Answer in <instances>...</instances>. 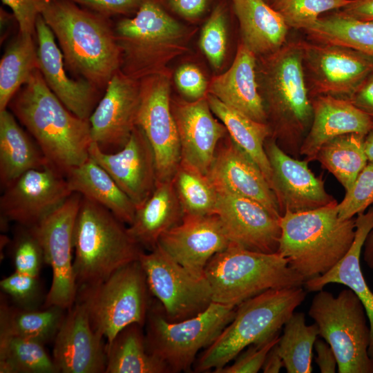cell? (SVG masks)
<instances>
[{"mask_svg": "<svg viewBox=\"0 0 373 373\" xmlns=\"http://www.w3.org/2000/svg\"><path fill=\"white\" fill-rule=\"evenodd\" d=\"M140 102V87L119 70L88 119L92 141L102 151L115 152L125 145L137 126Z\"/></svg>", "mask_w": 373, "mask_h": 373, "instance_id": "e0dca14e", "label": "cell"}, {"mask_svg": "<svg viewBox=\"0 0 373 373\" xmlns=\"http://www.w3.org/2000/svg\"><path fill=\"white\" fill-rule=\"evenodd\" d=\"M207 175L216 187L255 200L280 218L276 195L264 173L230 137L218 144Z\"/></svg>", "mask_w": 373, "mask_h": 373, "instance_id": "603a6c76", "label": "cell"}, {"mask_svg": "<svg viewBox=\"0 0 373 373\" xmlns=\"http://www.w3.org/2000/svg\"><path fill=\"white\" fill-rule=\"evenodd\" d=\"M213 302L237 307L267 290L303 287L305 279L279 254L254 251L231 243L204 269Z\"/></svg>", "mask_w": 373, "mask_h": 373, "instance_id": "52a82bcc", "label": "cell"}, {"mask_svg": "<svg viewBox=\"0 0 373 373\" xmlns=\"http://www.w3.org/2000/svg\"><path fill=\"white\" fill-rule=\"evenodd\" d=\"M337 204L305 211H286L280 218L277 253L305 281L329 271L353 243L356 218L341 219Z\"/></svg>", "mask_w": 373, "mask_h": 373, "instance_id": "3957f363", "label": "cell"}, {"mask_svg": "<svg viewBox=\"0 0 373 373\" xmlns=\"http://www.w3.org/2000/svg\"><path fill=\"white\" fill-rule=\"evenodd\" d=\"M352 0H275V9L284 18L287 25L306 30L314 25L321 15L343 9Z\"/></svg>", "mask_w": 373, "mask_h": 373, "instance_id": "b9f144b4", "label": "cell"}, {"mask_svg": "<svg viewBox=\"0 0 373 373\" xmlns=\"http://www.w3.org/2000/svg\"><path fill=\"white\" fill-rule=\"evenodd\" d=\"M114 32L119 68L124 66L122 73L133 79L155 65L162 47L179 37L181 27L155 0H146L135 17L119 21Z\"/></svg>", "mask_w": 373, "mask_h": 373, "instance_id": "4fadbf2b", "label": "cell"}, {"mask_svg": "<svg viewBox=\"0 0 373 373\" xmlns=\"http://www.w3.org/2000/svg\"><path fill=\"white\" fill-rule=\"evenodd\" d=\"M8 109L0 111V184L3 190L26 171L49 165Z\"/></svg>", "mask_w": 373, "mask_h": 373, "instance_id": "1f68e13d", "label": "cell"}, {"mask_svg": "<svg viewBox=\"0 0 373 373\" xmlns=\"http://www.w3.org/2000/svg\"><path fill=\"white\" fill-rule=\"evenodd\" d=\"M35 35L38 68L48 86L70 112L88 119L97 106L99 89L84 79L76 80L69 77L55 37L41 15L37 17Z\"/></svg>", "mask_w": 373, "mask_h": 373, "instance_id": "cb8c5ba5", "label": "cell"}, {"mask_svg": "<svg viewBox=\"0 0 373 373\" xmlns=\"http://www.w3.org/2000/svg\"><path fill=\"white\" fill-rule=\"evenodd\" d=\"M318 336V326L315 323L307 325L305 314L294 312L291 314L277 343L287 373L312 372V350Z\"/></svg>", "mask_w": 373, "mask_h": 373, "instance_id": "f35d334b", "label": "cell"}, {"mask_svg": "<svg viewBox=\"0 0 373 373\" xmlns=\"http://www.w3.org/2000/svg\"><path fill=\"white\" fill-rule=\"evenodd\" d=\"M277 343L271 347L267 354L262 367L264 373H278L284 367V363L278 352Z\"/></svg>", "mask_w": 373, "mask_h": 373, "instance_id": "9f6ffc18", "label": "cell"}, {"mask_svg": "<svg viewBox=\"0 0 373 373\" xmlns=\"http://www.w3.org/2000/svg\"><path fill=\"white\" fill-rule=\"evenodd\" d=\"M82 198L80 194L73 193L59 207L30 227L41 245L45 264L52 269V282L43 307L57 306L68 310L76 301L73 233Z\"/></svg>", "mask_w": 373, "mask_h": 373, "instance_id": "8fae6325", "label": "cell"}, {"mask_svg": "<svg viewBox=\"0 0 373 373\" xmlns=\"http://www.w3.org/2000/svg\"><path fill=\"white\" fill-rule=\"evenodd\" d=\"M13 115L32 135L48 163L65 176L89 157L88 119L70 112L35 69L9 104Z\"/></svg>", "mask_w": 373, "mask_h": 373, "instance_id": "6da1fadb", "label": "cell"}, {"mask_svg": "<svg viewBox=\"0 0 373 373\" xmlns=\"http://www.w3.org/2000/svg\"><path fill=\"white\" fill-rule=\"evenodd\" d=\"M66 309L50 306L24 309L8 305L2 297L0 305V336H17L44 345L54 341L66 315Z\"/></svg>", "mask_w": 373, "mask_h": 373, "instance_id": "e575fe53", "label": "cell"}, {"mask_svg": "<svg viewBox=\"0 0 373 373\" xmlns=\"http://www.w3.org/2000/svg\"><path fill=\"white\" fill-rule=\"evenodd\" d=\"M184 213L172 180L157 182L151 196L135 211L127 227L142 248L153 250L161 236L181 222Z\"/></svg>", "mask_w": 373, "mask_h": 373, "instance_id": "f1b7e54d", "label": "cell"}, {"mask_svg": "<svg viewBox=\"0 0 373 373\" xmlns=\"http://www.w3.org/2000/svg\"><path fill=\"white\" fill-rule=\"evenodd\" d=\"M373 204V161H368L358 175L343 200L337 204L341 219L354 218L363 213Z\"/></svg>", "mask_w": 373, "mask_h": 373, "instance_id": "ee69618b", "label": "cell"}, {"mask_svg": "<svg viewBox=\"0 0 373 373\" xmlns=\"http://www.w3.org/2000/svg\"><path fill=\"white\" fill-rule=\"evenodd\" d=\"M303 287L272 289L237 306L233 320L193 365L195 372L224 367L251 345L277 337L295 309L304 301Z\"/></svg>", "mask_w": 373, "mask_h": 373, "instance_id": "5b68a950", "label": "cell"}, {"mask_svg": "<svg viewBox=\"0 0 373 373\" xmlns=\"http://www.w3.org/2000/svg\"><path fill=\"white\" fill-rule=\"evenodd\" d=\"M139 261L151 296L161 304L169 321H179L195 316L213 302L206 277L190 272L158 244L148 253L143 251Z\"/></svg>", "mask_w": 373, "mask_h": 373, "instance_id": "7c38bea8", "label": "cell"}, {"mask_svg": "<svg viewBox=\"0 0 373 373\" xmlns=\"http://www.w3.org/2000/svg\"><path fill=\"white\" fill-rule=\"evenodd\" d=\"M104 338L93 328L85 305L76 300L54 339L52 358L58 373H105Z\"/></svg>", "mask_w": 373, "mask_h": 373, "instance_id": "ffe728a7", "label": "cell"}, {"mask_svg": "<svg viewBox=\"0 0 373 373\" xmlns=\"http://www.w3.org/2000/svg\"><path fill=\"white\" fill-rule=\"evenodd\" d=\"M243 43L256 55L271 54L285 42L289 26L265 0H231Z\"/></svg>", "mask_w": 373, "mask_h": 373, "instance_id": "f546056e", "label": "cell"}, {"mask_svg": "<svg viewBox=\"0 0 373 373\" xmlns=\"http://www.w3.org/2000/svg\"><path fill=\"white\" fill-rule=\"evenodd\" d=\"M365 137L358 133L337 136L325 142L316 154L315 160L337 179L345 192L368 162Z\"/></svg>", "mask_w": 373, "mask_h": 373, "instance_id": "8d00e7d4", "label": "cell"}, {"mask_svg": "<svg viewBox=\"0 0 373 373\" xmlns=\"http://www.w3.org/2000/svg\"><path fill=\"white\" fill-rule=\"evenodd\" d=\"M265 150L271 168L270 186L283 215L286 211L316 209L337 202L325 190L324 182L300 160L285 152L274 138H267Z\"/></svg>", "mask_w": 373, "mask_h": 373, "instance_id": "ac0fdd59", "label": "cell"}, {"mask_svg": "<svg viewBox=\"0 0 373 373\" xmlns=\"http://www.w3.org/2000/svg\"><path fill=\"white\" fill-rule=\"evenodd\" d=\"M0 287L21 309H37L43 299L39 276L15 271L0 281Z\"/></svg>", "mask_w": 373, "mask_h": 373, "instance_id": "bcb514c9", "label": "cell"}, {"mask_svg": "<svg viewBox=\"0 0 373 373\" xmlns=\"http://www.w3.org/2000/svg\"><path fill=\"white\" fill-rule=\"evenodd\" d=\"M1 373H58L39 341L17 336H0Z\"/></svg>", "mask_w": 373, "mask_h": 373, "instance_id": "60d3db41", "label": "cell"}, {"mask_svg": "<svg viewBox=\"0 0 373 373\" xmlns=\"http://www.w3.org/2000/svg\"><path fill=\"white\" fill-rule=\"evenodd\" d=\"M172 182L184 216L216 213L218 191L207 175L181 162Z\"/></svg>", "mask_w": 373, "mask_h": 373, "instance_id": "ab89813d", "label": "cell"}, {"mask_svg": "<svg viewBox=\"0 0 373 373\" xmlns=\"http://www.w3.org/2000/svg\"><path fill=\"white\" fill-rule=\"evenodd\" d=\"M341 12L354 19L373 21V0H352Z\"/></svg>", "mask_w": 373, "mask_h": 373, "instance_id": "11a10c76", "label": "cell"}, {"mask_svg": "<svg viewBox=\"0 0 373 373\" xmlns=\"http://www.w3.org/2000/svg\"><path fill=\"white\" fill-rule=\"evenodd\" d=\"M300 43L303 65L316 94L347 99L373 72V57L358 50L335 44Z\"/></svg>", "mask_w": 373, "mask_h": 373, "instance_id": "2e32d148", "label": "cell"}, {"mask_svg": "<svg viewBox=\"0 0 373 373\" xmlns=\"http://www.w3.org/2000/svg\"><path fill=\"white\" fill-rule=\"evenodd\" d=\"M200 48L215 68L221 66L227 48L226 19L224 10L216 7L204 24L200 39Z\"/></svg>", "mask_w": 373, "mask_h": 373, "instance_id": "f6af8a7d", "label": "cell"}, {"mask_svg": "<svg viewBox=\"0 0 373 373\" xmlns=\"http://www.w3.org/2000/svg\"><path fill=\"white\" fill-rule=\"evenodd\" d=\"M373 229V206L356 218V232L353 243L344 257L325 274L308 280L303 287L309 291H318L329 283H338L352 290L361 301L370 329L368 353L373 361V293L363 275L360 257L364 242Z\"/></svg>", "mask_w": 373, "mask_h": 373, "instance_id": "83f0119b", "label": "cell"}, {"mask_svg": "<svg viewBox=\"0 0 373 373\" xmlns=\"http://www.w3.org/2000/svg\"><path fill=\"white\" fill-rule=\"evenodd\" d=\"M256 64V55L242 44L229 70L212 80L209 92L224 104L266 124L267 115L258 89Z\"/></svg>", "mask_w": 373, "mask_h": 373, "instance_id": "4316f807", "label": "cell"}, {"mask_svg": "<svg viewBox=\"0 0 373 373\" xmlns=\"http://www.w3.org/2000/svg\"><path fill=\"white\" fill-rule=\"evenodd\" d=\"M137 126L145 133L155 157L157 182L171 181L181 162L176 123L166 79L151 77L140 85Z\"/></svg>", "mask_w": 373, "mask_h": 373, "instance_id": "5bb4252c", "label": "cell"}, {"mask_svg": "<svg viewBox=\"0 0 373 373\" xmlns=\"http://www.w3.org/2000/svg\"><path fill=\"white\" fill-rule=\"evenodd\" d=\"M18 225L12 241V256L16 271L39 276L44 262V251L30 227Z\"/></svg>", "mask_w": 373, "mask_h": 373, "instance_id": "7bdbcfd3", "label": "cell"}, {"mask_svg": "<svg viewBox=\"0 0 373 373\" xmlns=\"http://www.w3.org/2000/svg\"><path fill=\"white\" fill-rule=\"evenodd\" d=\"M268 58L262 99L274 125L272 138L285 152L297 157L313 119L301 43L284 44Z\"/></svg>", "mask_w": 373, "mask_h": 373, "instance_id": "277c9868", "label": "cell"}, {"mask_svg": "<svg viewBox=\"0 0 373 373\" xmlns=\"http://www.w3.org/2000/svg\"><path fill=\"white\" fill-rule=\"evenodd\" d=\"M363 259L373 269V229L369 232L363 245Z\"/></svg>", "mask_w": 373, "mask_h": 373, "instance_id": "6f0895ef", "label": "cell"}, {"mask_svg": "<svg viewBox=\"0 0 373 373\" xmlns=\"http://www.w3.org/2000/svg\"><path fill=\"white\" fill-rule=\"evenodd\" d=\"M66 178L73 193H77L108 209L124 224H131L135 205L91 157L72 169Z\"/></svg>", "mask_w": 373, "mask_h": 373, "instance_id": "4dcf8cb0", "label": "cell"}, {"mask_svg": "<svg viewBox=\"0 0 373 373\" xmlns=\"http://www.w3.org/2000/svg\"><path fill=\"white\" fill-rule=\"evenodd\" d=\"M231 240L218 215L184 216L164 233L158 245L177 262L198 276H204L209 260Z\"/></svg>", "mask_w": 373, "mask_h": 373, "instance_id": "7402d4cb", "label": "cell"}, {"mask_svg": "<svg viewBox=\"0 0 373 373\" xmlns=\"http://www.w3.org/2000/svg\"><path fill=\"white\" fill-rule=\"evenodd\" d=\"M172 112L180 144L181 162L207 175L227 129L213 116L207 99L182 102Z\"/></svg>", "mask_w": 373, "mask_h": 373, "instance_id": "d4e9b609", "label": "cell"}, {"mask_svg": "<svg viewBox=\"0 0 373 373\" xmlns=\"http://www.w3.org/2000/svg\"><path fill=\"white\" fill-rule=\"evenodd\" d=\"M365 150L368 161H373V128L365 137Z\"/></svg>", "mask_w": 373, "mask_h": 373, "instance_id": "680465c9", "label": "cell"}, {"mask_svg": "<svg viewBox=\"0 0 373 373\" xmlns=\"http://www.w3.org/2000/svg\"><path fill=\"white\" fill-rule=\"evenodd\" d=\"M312 298L308 314L336 355L339 373H373L368 353L370 329L365 309L350 289L336 296L321 289Z\"/></svg>", "mask_w": 373, "mask_h": 373, "instance_id": "9c48e42d", "label": "cell"}, {"mask_svg": "<svg viewBox=\"0 0 373 373\" xmlns=\"http://www.w3.org/2000/svg\"><path fill=\"white\" fill-rule=\"evenodd\" d=\"M31 34L19 31L8 44L0 61V111L38 68L37 47Z\"/></svg>", "mask_w": 373, "mask_h": 373, "instance_id": "d590c367", "label": "cell"}, {"mask_svg": "<svg viewBox=\"0 0 373 373\" xmlns=\"http://www.w3.org/2000/svg\"><path fill=\"white\" fill-rule=\"evenodd\" d=\"M109 17L137 12L146 0H68Z\"/></svg>", "mask_w": 373, "mask_h": 373, "instance_id": "681fc988", "label": "cell"}, {"mask_svg": "<svg viewBox=\"0 0 373 373\" xmlns=\"http://www.w3.org/2000/svg\"><path fill=\"white\" fill-rule=\"evenodd\" d=\"M72 193L66 176L52 166L29 170L3 189L1 220L31 227Z\"/></svg>", "mask_w": 373, "mask_h": 373, "instance_id": "9a60e30c", "label": "cell"}, {"mask_svg": "<svg viewBox=\"0 0 373 373\" xmlns=\"http://www.w3.org/2000/svg\"><path fill=\"white\" fill-rule=\"evenodd\" d=\"M151 296L138 260L121 267L100 283L79 287L76 300L85 305L93 328L109 343L129 325L144 326Z\"/></svg>", "mask_w": 373, "mask_h": 373, "instance_id": "30bf717a", "label": "cell"}, {"mask_svg": "<svg viewBox=\"0 0 373 373\" xmlns=\"http://www.w3.org/2000/svg\"><path fill=\"white\" fill-rule=\"evenodd\" d=\"M12 11L19 26V31L35 35L36 23L40 15L39 0H1Z\"/></svg>", "mask_w": 373, "mask_h": 373, "instance_id": "f907efd6", "label": "cell"}, {"mask_svg": "<svg viewBox=\"0 0 373 373\" xmlns=\"http://www.w3.org/2000/svg\"><path fill=\"white\" fill-rule=\"evenodd\" d=\"M313 119L300 149L307 160H314L321 147L337 136L358 133L366 136L373 118L345 98L319 95L312 101Z\"/></svg>", "mask_w": 373, "mask_h": 373, "instance_id": "484cf974", "label": "cell"}, {"mask_svg": "<svg viewBox=\"0 0 373 373\" xmlns=\"http://www.w3.org/2000/svg\"><path fill=\"white\" fill-rule=\"evenodd\" d=\"M169 372L166 365L148 351L145 333L140 325L126 326L106 343L105 373Z\"/></svg>", "mask_w": 373, "mask_h": 373, "instance_id": "836d02e7", "label": "cell"}, {"mask_svg": "<svg viewBox=\"0 0 373 373\" xmlns=\"http://www.w3.org/2000/svg\"><path fill=\"white\" fill-rule=\"evenodd\" d=\"M305 31L322 44L343 46L373 57V21L354 19L341 11L321 17Z\"/></svg>", "mask_w": 373, "mask_h": 373, "instance_id": "74e56055", "label": "cell"}, {"mask_svg": "<svg viewBox=\"0 0 373 373\" xmlns=\"http://www.w3.org/2000/svg\"><path fill=\"white\" fill-rule=\"evenodd\" d=\"M89 155L108 172L136 209L153 192L157 183L155 157L149 140L138 126L120 149L106 153L92 142Z\"/></svg>", "mask_w": 373, "mask_h": 373, "instance_id": "d6986e66", "label": "cell"}, {"mask_svg": "<svg viewBox=\"0 0 373 373\" xmlns=\"http://www.w3.org/2000/svg\"><path fill=\"white\" fill-rule=\"evenodd\" d=\"M38 6L68 68L98 89L106 88L120 66V51L108 17L68 0H39Z\"/></svg>", "mask_w": 373, "mask_h": 373, "instance_id": "7a4b0ae2", "label": "cell"}, {"mask_svg": "<svg viewBox=\"0 0 373 373\" xmlns=\"http://www.w3.org/2000/svg\"><path fill=\"white\" fill-rule=\"evenodd\" d=\"M216 188L218 191L216 214L220 218L231 242L254 251L276 253L281 233L280 219L255 200L224 189Z\"/></svg>", "mask_w": 373, "mask_h": 373, "instance_id": "44dd1931", "label": "cell"}, {"mask_svg": "<svg viewBox=\"0 0 373 373\" xmlns=\"http://www.w3.org/2000/svg\"><path fill=\"white\" fill-rule=\"evenodd\" d=\"M73 250L77 289L103 282L138 260L144 251L113 213L84 197L74 228Z\"/></svg>", "mask_w": 373, "mask_h": 373, "instance_id": "8992f818", "label": "cell"}, {"mask_svg": "<svg viewBox=\"0 0 373 373\" xmlns=\"http://www.w3.org/2000/svg\"><path fill=\"white\" fill-rule=\"evenodd\" d=\"M314 348L316 352L315 359L321 373H334L338 370L336 355L331 346L322 339H316Z\"/></svg>", "mask_w": 373, "mask_h": 373, "instance_id": "f5cc1de1", "label": "cell"}, {"mask_svg": "<svg viewBox=\"0 0 373 373\" xmlns=\"http://www.w3.org/2000/svg\"><path fill=\"white\" fill-rule=\"evenodd\" d=\"M236 307L212 302L195 316L171 321L161 304L152 300L144 325L148 351L162 361L170 373L190 372L198 352L214 342L234 318Z\"/></svg>", "mask_w": 373, "mask_h": 373, "instance_id": "ba28073f", "label": "cell"}, {"mask_svg": "<svg viewBox=\"0 0 373 373\" xmlns=\"http://www.w3.org/2000/svg\"><path fill=\"white\" fill-rule=\"evenodd\" d=\"M280 336L262 344L251 345L241 352L231 365L214 373H256L262 370L267 354L279 341Z\"/></svg>", "mask_w": 373, "mask_h": 373, "instance_id": "7dc6e473", "label": "cell"}, {"mask_svg": "<svg viewBox=\"0 0 373 373\" xmlns=\"http://www.w3.org/2000/svg\"><path fill=\"white\" fill-rule=\"evenodd\" d=\"M207 99L213 113L224 125L231 139L257 164L270 185L272 172L265 150V141L271 135L269 125L252 119L211 94Z\"/></svg>", "mask_w": 373, "mask_h": 373, "instance_id": "d6a6232c", "label": "cell"}, {"mask_svg": "<svg viewBox=\"0 0 373 373\" xmlns=\"http://www.w3.org/2000/svg\"><path fill=\"white\" fill-rule=\"evenodd\" d=\"M347 99L373 118V72L365 79Z\"/></svg>", "mask_w": 373, "mask_h": 373, "instance_id": "816d5d0a", "label": "cell"}, {"mask_svg": "<svg viewBox=\"0 0 373 373\" xmlns=\"http://www.w3.org/2000/svg\"><path fill=\"white\" fill-rule=\"evenodd\" d=\"M207 0H169L171 8L186 18L199 17L205 10Z\"/></svg>", "mask_w": 373, "mask_h": 373, "instance_id": "db71d44e", "label": "cell"}, {"mask_svg": "<svg viewBox=\"0 0 373 373\" xmlns=\"http://www.w3.org/2000/svg\"><path fill=\"white\" fill-rule=\"evenodd\" d=\"M175 80L179 90L186 97L193 101L203 98L207 88V80L195 66L186 64L179 68Z\"/></svg>", "mask_w": 373, "mask_h": 373, "instance_id": "c3c4849f", "label": "cell"}]
</instances>
